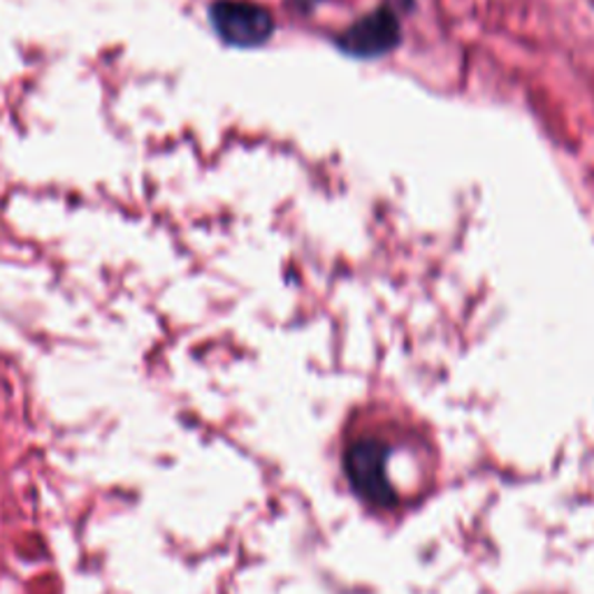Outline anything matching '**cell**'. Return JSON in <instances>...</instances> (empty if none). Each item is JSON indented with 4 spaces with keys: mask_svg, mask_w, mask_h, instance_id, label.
I'll return each instance as SVG.
<instances>
[{
    "mask_svg": "<svg viewBox=\"0 0 594 594\" xmlns=\"http://www.w3.org/2000/svg\"><path fill=\"white\" fill-rule=\"evenodd\" d=\"M209 17L216 33L232 47H258L275 31V17L249 0H216Z\"/></svg>",
    "mask_w": 594,
    "mask_h": 594,
    "instance_id": "obj_1",
    "label": "cell"
},
{
    "mask_svg": "<svg viewBox=\"0 0 594 594\" xmlns=\"http://www.w3.org/2000/svg\"><path fill=\"white\" fill-rule=\"evenodd\" d=\"M346 474L356 493L374 504H390L388 446L379 439H360L346 451Z\"/></svg>",
    "mask_w": 594,
    "mask_h": 594,
    "instance_id": "obj_2",
    "label": "cell"
},
{
    "mask_svg": "<svg viewBox=\"0 0 594 594\" xmlns=\"http://www.w3.org/2000/svg\"><path fill=\"white\" fill-rule=\"evenodd\" d=\"M397 40V19L390 12L379 10L350 26L348 33L341 38V47L350 53H358V57H376V53L393 49Z\"/></svg>",
    "mask_w": 594,
    "mask_h": 594,
    "instance_id": "obj_3",
    "label": "cell"
}]
</instances>
